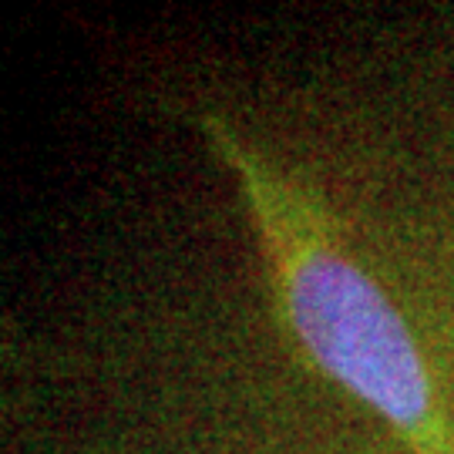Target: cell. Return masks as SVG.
<instances>
[{
    "mask_svg": "<svg viewBox=\"0 0 454 454\" xmlns=\"http://www.w3.org/2000/svg\"><path fill=\"white\" fill-rule=\"evenodd\" d=\"M195 125L239 182L283 326L317 371L367 404L411 454H454L424 354L401 309L354 262L313 189L286 179L219 112Z\"/></svg>",
    "mask_w": 454,
    "mask_h": 454,
    "instance_id": "cell-1",
    "label": "cell"
}]
</instances>
